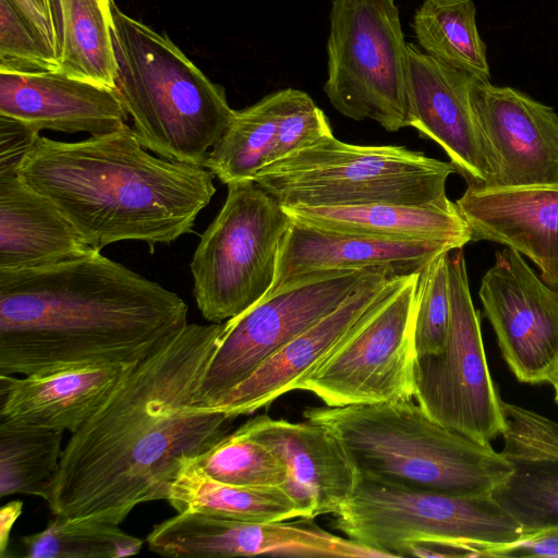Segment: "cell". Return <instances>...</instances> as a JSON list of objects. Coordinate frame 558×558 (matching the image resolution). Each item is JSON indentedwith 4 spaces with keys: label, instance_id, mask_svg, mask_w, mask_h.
<instances>
[{
    "label": "cell",
    "instance_id": "6da1fadb",
    "mask_svg": "<svg viewBox=\"0 0 558 558\" xmlns=\"http://www.w3.org/2000/svg\"><path fill=\"white\" fill-rule=\"evenodd\" d=\"M223 328L186 324L129 368L63 448L44 499L53 515L119 525L231 432L234 418L199 396Z\"/></svg>",
    "mask_w": 558,
    "mask_h": 558
},
{
    "label": "cell",
    "instance_id": "7a4b0ae2",
    "mask_svg": "<svg viewBox=\"0 0 558 558\" xmlns=\"http://www.w3.org/2000/svg\"><path fill=\"white\" fill-rule=\"evenodd\" d=\"M177 293L93 252L0 270V374L131 365L187 324Z\"/></svg>",
    "mask_w": 558,
    "mask_h": 558
},
{
    "label": "cell",
    "instance_id": "3957f363",
    "mask_svg": "<svg viewBox=\"0 0 558 558\" xmlns=\"http://www.w3.org/2000/svg\"><path fill=\"white\" fill-rule=\"evenodd\" d=\"M19 174L97 251L140 241L153 253L192 233L216 192L211 171L151 155L128 124L78 142L40 136Z\"/></svg>",
    "mask_w": 558,
    "mask_h": 558
},
{
    "label": "cell",
    "instance_id": "277c9868",
    "mask_svg": "<svg viewBox=\"0 0 558 558\" xmlns=\"http://www.w3.org/2000/svg\"><path fill=\"white\" fill-rule=\"evenodd\" d=\"M302 415L340 439L361 477L384 485L484 496L511 472L490 442L439 424L413 399L310 407Z\"/></svg>",
    "mask_w": 558,
    "mask_h": 558
},
{
    "label": "cell",
    "instance_id": "5b68a950",
    "mask_svg": "<svg viewBox=\"0 0 558 558\" xmlns=\"http://www.w3.org/2000/svg\"><path fill=\"white\" fill-rule=\"evenodd\" d=\"M114 88L140 143L157 156L205 166L233 109L167 36L122 12L111 0Z\"/></svg>",
    "mask_w": 558,
    "mask_h": 558
},
{
    "label": "cell",
    "instance_id": "8992f818",
    "mask_svg": "<svg viewBox=\"0 0 558 558\" xmlns=\"http://www.w3.org/2000/svg\"><path fill=\"white\" fill-rule=\"evenodd\" d=\"M449 161L397 145H356L333 135L263 168L254 181L281 206L445 204Z\"/></svg>",
    "mask_w": 558,
    "mask_h": 558
},
{
    "label": "cell",
    "instance_id": "52a82bcc",
    "mask_svg": "<svg viewBox=\"0 0 558 558\" xmlns=\"http://www.w3.org/2000/svg\"><path fill=\"white\" fill-rule=\"evenodd\" d=\"M227 187L190 264L197 308L217 324L245 312L270 290L280 244L292 223L255 181H233Z\"/></svg>",
    "mask_w": 558,
    "mask_h": 558
},
{
    "label": "cell",
    "instance_id": "ba28073f",
    "mask_svg": "<svg viewBox=\"0 0 558 558\" xmlns=\"http://www.w3.org/2000/svg\"><path fill=\"white\" fill-rule=\"evenodd\" d=\"M324 92L355 121L410 126L408 48L395 0H332Z\"/></svg>",
    "mask_w": 558,
    "mask_h": 558
},
{
    "label": "cell",
    "instance_id": "9c48e42d",
    "mask_svg": "<svg viewBox=\"0 0 558 558\" xmlns=\"http://www.w3.org/2000/svg\"><path fill=\"white\" fill-rule=\"evenodd\" d=\"M348 538L385 555L416 538L461 543L489 555L522 537L519 524L490 495L459 496L404 489L359 478L354 492L333 514Z\"/></svg>",
    "mask_w": 558,
    "mask_h": 558
},
{
    "label": "cell",
    "instance_id": "30bf717a",
    "mask_svg": "<svg viewBox=\"0 0 558 558\" xmlns=\"http://www.w3.org/2000/svg\"><path fill=\"white\" fill-rule=\"evenodd\" d=\"M450 324L444 348L416 356L414 399L439 424L482 442L505 429L502 400L490 376L462 248L449 256Z\"/></svg>",
    "mask_w": 558,
    "mask_h": 558
},
{
    "label": "cell",
    "instance_id": "8fae6325",
    "mask_svg": "<svg viewBox=\"0 0 558 558\" xmlns=\"http://www.w3.org/2000/svg\"><path fill=\"white\" fill-rule=\"evenodd\" d=\"M381 276L388 277L369 269L311 274L226 320L201 385L202 404L213 408L265 360Z\"/></svg>",
    "mask_w": 558,
    "mask_h": 558
},
{
    "label": "cell",
    "instance_id": "7c38bea8",
    "mask_svg": "<svg viewBox=\"0 0 558 558\" xmlns=\"http://www.w3.org/2000/svg\"><path fill=\"white\" fill-rule=\"evenodd\" d=\"M420 274V272H418ZM412 274L300 390L325 405L373 404L414 398L415 291Z\"/></svg>",
    "mask_w": 558,
    "mask_h": 558
},
{
    "label": "cell",
    "instance_id": "4fadbf2b",
    "mask_svg": "<svg viewBox=\"0 0 558 558\" xmlns=\"http://www.w3.org/2000/svg\"><path fill=\"white\" fill-rule=\"evenodd\" d=\"M149 549L172 558L236 556L386 558L314 522L298 520L247 522L201 512H178L156 524L147 535Z\"/></svg>",
    "mask_w": 558,
    "mask_h": 558
},
{
    "label": "cell",
    "instance_id": "5bb4252c",
    "mask_svg": "<svg viewBox=\"0 0 558 558\" xmlns=\"http://www.w3.org/2000/svg\"><path fill=\"white\" fill-rule=\"evenodd\" d=\"M478 296L512 374L521 383H547L558 362V290L506 247L483 276Z\"/></svg>",
    "mask_w": 558,
    "mask_h": 558
},
{
    "label": "cell",
    "instance_id": "9a60e30c",
    "mask_svg": "<svg viewBox=\"0 0 558 558\" xmlns=\"http://www.w3.org/2000/svg\"><path fill=\"white\" fill-rule=\"evenodd\" d=\"M410 126L437 143L468 186H496L500 166L476 120L474 77L408 43Z\"/></svg>",
    "mask_w": 558,
    "mask_h": 558
},
{
    "label": "cell",
    "instance_id": "2e32d148",
    "mask_svg": "<svg viewBox=\"0 0 558 558\" xmlns=\"http://www.w3.org/2000/svg\"><path fill=\"white\" fill-rule=\"evenodd\" d=\"M407 277L381 276L367 283L265 360L213 409L235 418L269 405L287 392L300 390L302 383L363 326Z\"/></svg>",
    "mask_w": 558,
    "mask_h": 558
},
{
    "label": "cell",
    "instance_id": "e0dca14e",
    "mask_svg": "<svg viewBox=\"0 0 558 558\" xmlns=\"http://www.w3.org/2000/svg\"><path fill=\"white\" fill-rule=\"evenodd\" d=\"M471 102L496 155V186L558 183V113L509 86L473 78Z\"/></svg>",
    "mask_w": 558,
    "mask_h": 558
},
{
    "label": "cell",
    "instance_id": "ac0fdd59",
    "mask_svg": "<svg viewBox=\"0 0 558 558\" xmlns=\"http://www.w3.org/2000/svg\"><path fill=\"white\" fill-rule=\"evenodd\" d=\"M242 426L284 460L288 478L281 488L303 518L336 514L351 497L359 471L340 439L325 426L267 414L256 415Z\"/></svg>",
    "mask_w": 558,
    "mask_h": 558
},
{
    "label": "cell",
    "instance_id": "d6986e66",
    "mask_svg": "<svg viewBox=\"0 0 558 558\" xmlns=\"http://www.w3.org/2000/svg\"><path fill=\"white\" fill-rule=\"evenodd\" d=\"M500 453L510 474L490 497L519 524L522 536L558 527V422L502 402Z\"/></svg>",
    "mask_w": 558,
    "mask_h": 558
},
{
    "label": "cell",
    "instance_id": "ffe728a7",
    "mask_svg": "<svg viewBox=\"0 0 558 558\" xmlns=\"http://www.w3.org/2000/svg\"><path fill=\"white\" fill-rule=\"evenodd\" d=\"M472 241H490L529 257L558 290V183L468 186L456 202Z\"/></svg>",
    "mask_w": 558,
    "mask_h": 558
},
{
    "label": "cell",
    "instance_id": "44dd1931",
    "mask_svg": "<svg viewBox=\"0 0 558 558\" xmlns=\"http://www.w3.org/2000/svg\"><path fill=\"white\" fill-rule=\"evenodd\" d=\"M453 250L446 243L333 232L292 220L280 244L275 281L265 296L322 271L369 269L388 277L418 274L435 257Z\"/></svg>",
    "mask_w": 558,
    "mask_h": 558
},
{
    "label": "cell",
    "instance_id": "7402d4cb",
    "mask_svg": "<svg viewBox=\"0 0 558 558\" xmlns=\"http://www.w3.org/2000/svg\"><path fill=\"white\" fill-rule=\"evenodd\" d=\"M0 114L39 131L89 135L117 131L129 117L114 88L61 71H0Z\"/></svg>",
    "mask_w": 558,
    "mask_h": 558
},
{
    "label": "cell",
    "instance_id": "603a6c76",
    "mask_svg": "<svg viewBox=\"0 0 558 558\" xmlns=\"http://www.w3.org/2000/svg\"><path fill=\"white\" fill-rule=\"evenodd\" d=\"M132 365H87L24 378L0 374V421L75 433Z\"/></svg>",
    "mask_w": 558,
    "mask_h": 558
},
{
    "label": "cell",
    "instance_id": "cb8c5ba5",
    "mask_svg": "<svg viewBox=\"0 0 558 558\" xmlns=\"http://www.w3.org/2000/svg\"><path fill=\"white\" fill-rule=\"evenodd\" d=\"M94 250L20 174L0 175V270L52 265Z\"/></svg>",
    "mask_w": 558,
    "mask_h": 558
},
{
    "label": "cell",
    "instance_id": "d4e9b609",
    "mask_svg": "<svg viewBox=\"0 0 558 558\" xmlns=\"http://www.w3.org/2000/svg\"><path fill=\"white\" fill-rule=\"evenodd\" d=\"M293 221L333 232L395 241H425L462 248L472 241L456 203L398 205L376 203L343 207L282 206Z\"/></svg>",
    "mask_w": 558,
    "mask_h": 558
},
{
    "label": "cell",
    "instance_id": "484cf974",
    "mask_svg": "<svg viewBox=\"0 0 558 558\" xmlns=\"http://www.w3.org/2000/svg\"><path fill=\"white\" fill-rule=\"evenodd\" d=\"M167 500L177 512H201L217 518L265 522L298 519L301 510L281 488H248L217 481L194 458H186Z\"/></svg>",
    "mask_w": 558,
    "mask_h": 558
},
{
    "label": "cell",
    "instance_id": "4316f807",
    "mask_svg": "<svg viewBox=\"0 0 558 558\" xmlns=\"http://www.w3.org/2000/svg\"><path fill=\"white\" fill-rule=\"evenodd\" d=\"M53 2L60 40L58 71L114 88L111 0Z\"/></svg>",
    "mask_w": 558,
    "mask_h": 558
},
{
    "label": "cell",
    "instance_id": "83f0119b",
    "mask_svg": "<svg viewBox=\"0 0 558 558\" xmlns=\"http://www.w3.org/2000/svg\"><path fill=\"white\" fill-rule=\"evenodd\" d=\"M288 88L274 92L252 106L234 110L205 168L218 180H253L270 162L276 135L287 101Z\"/></svg>",
    "mask_w": 558,
    "mask_h": 558
},
{
    "label": "cell",
    "instance_id": "f1b7e54d",
    "mask_svg": "<svg viewBox=\"0 0 558 558\" xmlns=\"http://www.w3.org/2000/svg\"><path fill=\"white\" fill-rule=\"evenodd\" d=\"M475 17L473 0H424L413 15L412 28L425 53L487 82L486 47Z\"/></svg>",
    "mask_w": 558,
    "mask_h": 558
},
{
    "label": "cell",
    "instance_id": "f546056e",
    "mask_svg": "<svg viewBox=\"0 0 558 558\" xmlns=\"http://www.w3.org/2000/svg\"><path fill=\"white\" fill-rule=\"evenodd\" d=\"M64 430L0 421V497H46L62 454Z\"/></svg>",
    "mask_w": 558,
    "mask_h": 558
},
{
    "label": "cell",
    "instance_id": "4dcf8cb0",
    "mask_svg": "<svg viewBox=\"0 0 558 558\" xmlns=\"http://www.w3.org/2000/svg\"><path fill=\"white\" fill-rule=\"evenodd\" d=\"M28 558H120L141 551L143 539L118 524L53 515L47 526L21 538Z\"/></svg>",
    "mask_w": 558,
    "mask_h": 558
},
{
    "label": "cell",
    "instance_id": "1f68e13d",
    "mask_svg": "<svg viewBox=\"0 0 558 558\" xmlns=\"http://www.w3.org/2000/svg\"><path fill=\"white\" fill-rule=\"evenodd\" d=\"M194 460L213 478L234 486L276 488L288 478L280 454L242 425Z\"/></svg>",
    "mask_w": 558,
    "mask_h": 558
},
{
    "label": "cell",
    "instance_id": "d6a6232c",
    "mask_svg": "<svg viewBox=\"0 0 558 558\" xmlns=\"http://www.w3.org/2000/svg\"><path fill=\"white\" fill-rule=\"evenodd\" d=\"M449 253L430 260L417 277L413 318L416 356L439 352L447 340L450 324Z\"/></svg>",
    "mask_w": 558,
    "mask_h": 558
},
{
    "label": "cell",
    "instance_id": "836d02e7",
    "mask_svg": "<svg viewBox=\"0 0 558 558\" xmlns=\"http://www.w3.org/2000/svg\"><path fill=\"white\" fill-rule=\"evenodd\" d=\"M331 135L333 134L328 118L310 95L300 89L288 88L269 163Z\"/></svg>",
    "mask_w": 558,
    "mask_h": 558
},
{
    "label": "cell",
    "instance_id": "e575fe53",
    "mask_svg": "<svg viewBox=\"0 0 558 558\" xmlns=\"http://www.w3.org/2000/svg\"><path fill=\"white\" fill-rule=\"evenodd\" d=\"M32 28L9 0H0V71H58Z\"/></svg>",
    "mask_w": 558,
    "mask_h": 558
},
{
    "label": "cell",
    "instance_id": "d590c367",
    "mask_svg": "<svg viewBox=\"0 0 558 558\" xmlns=\"http://www.w3.org/2000/svg\"><path fill=\"white\" fill-rule=\"evenodd\" d=\"M39 133L26 122L0 114V175L19 174L23 159L40 137Z\"/></svg>",
    "mask_w": 558,
    "mask_h": 558
},
{
    "label": "cell",
    "instance_id": "8d00e7d4",
    "mask_svg": "<svg viewBox=\"0 0 558 558\" xmlns=\"http://www.w3.org/2000/svg\"><path fill=\"white\" fill-rule=\"evenodd\" d=\"M9 2L32 28L47 53L58 63L60 40L53 0H9Z\"/></svg>",
    "mask_w": 558,
    "mask_h": 558
},
{
    "label": "cell",
    "instance_id": "74e56055",
    "mask_svg": "<svg viewBox=\"0 0 558 558\" xmlns=\"http://www.w3.org/2000/svg\"><path fill=\"white\" fill-rule=\"evenodd\" d=\"M489 557H558V527L522 536Z\"/></svg>",
    "mask_w": 558,
    "mask_h": 558
},
{
    "label": "cell",
    "instance_id": "f35d334b",
    "mask_svg": "<svg viewBox=\"0 0 558 558\" xmlns=\"http://www.w3.org/2000/svg\"><path fill=\"white\" fill-rule=\"evenodd\" d=\"M478 557L472 547L441 538H416L402 544L397 557Z\"/></svg>",
    "mask_w": 558,
    "mask_h": 558
},
{
    "label": "cell",
    "instance_id": "ab89813d",
    "mask_svg": "<svg viewBox=\"0 0 558 558\" xmlns=\"http://www.w3.org/2000/svg\"><path fill=\"white\" fill-rule=\"evenodd\" d=\"M23 509L21 500H11L0 509V557L8 556L10 532L20 518Z\"/></svg>",
    "mask_w": 558,
    "mask_h": 558
},
{
    "label": "cell",
    "instance_id": "60d3db41",
    "mask_svg": "<svg viewBox=\"0 0 558 558\" xmlns=\"http://www.w3.org/2000/svg\"><path fill=\"white\" fill-rule=\"evenodd\" d=\"M547 383L553 386L555 391V401L558 404V362L554 367Z\"/></svg>",
    "mask_w": 558,
    "mask_h": 558
}]
</instances>
